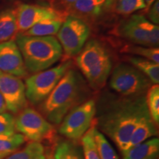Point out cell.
Segmentation results:
<instances>
[{"label":"cell","instance_id":"32","mask_svg":"<svg viewBox=\"0 0 159 159\" xmlns=\"http://www.w3.org/2000/svg\"><path fill=\"white\" fill-rule=\"evenodd\" d=\"M44 156L45 159H55L54 157V151L50 150L49 148L47 151H45Z\"/></svg>","mask_w":159,"mask_h":159},{"label":"cell","instance_id":"13","mask_svg":"<svg viewBox=\"0 0 159 159\" xmlns=\"http://www.w3.org/2000/svg\"><path fill=\"white\" fill-rule=\"evenodd\" d=\"M0 71L19 77L27 76L22 55L15 41L0 43Z\"/></svg>","mask_w":159,"mask_h":159},{"label":"cell","instance_id":"26","mask_svg":"<svg viewBox=\"0 0 159 159\" xmlns=\"http://www.w3.org/2000/svg\"><path fill=\"white\" fill-rule=\"evenodd\" d=\"M144 0H116L115 11L121 15L128 16L134 12L145 10Z\"/></svg>","mask_w":159,"mask_h":159},{"label":"cell","instance_id":"1","mask_svg":"<svg viewBox=\"0 0 159 159\" xmlns=\"http://www.w3.org/2000/svg\"><path fill=\"white\" fill-rule=\"evenodd\" d=\"M108 100L95 118L96 128L109 137L124 154L135 127L147 109L146 97L144 94L121 96Z\"/></svg>","mask_w":159,"mask_h":159},{"label":"cell","instance_id":"7","mask_svg":"<svg viewBox=\"0 0 159 159\" xmlns=\"http://www.w3.org/2000/svg\"><path fill=\"white\" fill-rule=\"evenodd\" d=\"M109 84L121 96L136 97L148 91L151 81L132 65L119 63L113 70Z\"/></svg>","mask_w":159,"mask_h":159},{"label":"cell","instance_id":"5","mask_svg":"<svg viewBox=\"0 0 159 159\" xmlns=\"http://www.w3.org/2000/svg\"><path fill=\"white\" fill-rule=\"evenodd\" d=\"M15 129L26 140L55 145L57 143V132L54 125L46 119L39 111L26 108L15 118Z\"/></svg>","mask_w":159,"mask_h":159},{"label":"cell","instance_id":"35","mask_svg":"<svg viewBox=\"0 0 159 159\" xmlns=\"http://www.w3.org/2000/svg\"><path fill=\"white\" fill-rule=\"evenodd\" d=\"M115 1H116V0H107L106 3H105V5H106L107 7H109V6H111V4L114 2Z\"/></svg>","mask_w":159,"mask_h":159},{"label":"cell","instance_id":"20","mask_svg":"<svg viewBox=\"0 0 159 159\" xmlns=\"http://www.w3.org/2000/svg\"><path fill=\"white\" fill-rule=\"evenodd\" d=\"M45 149L39 142H29L22 150L13 152L4 159H45Z\"/></svg>","mask_w":159,"mask_h":159},{"label":"cell","instance_id":"2","mask_svg":"<svg viewBox=\"0 0 159 159\" xmlns=\"http://www.w3.org/2000/svg\"><path fill=\"white\" fill-rule=\"evenodd\" d=\"M89 93L82 76L70 68L48 97L41 103V114L52 125H60L69 112L85 102Z\"/></svg>","mask_w":159,"mask_h":159},{"label":"cell","instance_id":"9","mask_svg":"<svg viewBox=\"0 0 159 159\" xmlns=\"http://www.w3.org/2000/svg\"><path fill=\"white\" fill-rule=\"evenodd\" d=\"M90 35V27L76 16H67L63 20L57 36L66 57L77 56L82 50Z\"/></svg>","mask_w":159,"mask_h":159},{"label":"cell","instance_id":"30","mask_svg":"<svg viewBox=\"0 0 159 159\" xmlns=\"http://www.w3.org/2000/svg\"><path fill=\"white\" fill-rule=\"evenodd\" d=\"M60 6L65 7L66 10H69L77 0H56Z\"/></svg>","mask_w":159,"mask_h":159},{"label":"cell","instance_id":"12","mask_svg":"<svg viewBox=\"0 0 159 159\" xmlns=\"http://www.w3.org/2000/svg\"><path fill=\"white\" fill-rule=\"evenodd\" d=\"M0 93L7 110L13 114H19L27 107L25 85L20 77L0 71Z\"/></svg>","mask_w":159,"mask_h":159},{"label":"cell","instance_id":"11","mask_svg":"<svg viewBox=\"0 0 159 159\" xmlns=\"http://www.w3.org/2000/svg\"><path fill=\"white\" fill-rule=\"evenodd\" d=\"M18 33H24L32 27L48 19H62L67 16L63 12L49 7L21 4L15 10Z\"/></svg>","mask_w":159,"mask_h":159},{"label":"cell","instance_id":"8","mask_svg":"<svg viewBox=\"0 0 159 159\" xmlns=\"http://www.w3.org/2000/svg\"><path fill=\"white\" fill-rule=\"evenodd\" d=\"M97 104L94 99L83 102L67 114L60 124L58 133L71 142L83 136L95 121Z\"/></svg>","mask_w":159,"mask_h":159},{"label":"cell","instance_id":"17","mask_svg":"<svg viewBox=\"0 0 159 159\" xmlns=\"http://www.w3.org/2000/svg\"><path fill=\"white\" fill-rule=\"evenodd\" d=\"M128 61L133 66L140 71L154 84L159 83V64L150 60L141 57L131 56L128 57Z\"/></svg>","mask_w":159,"mask_h":159},{"label":"cell","instance_id":"18","mask_svg":"<svg viewBox=\"0 0 159 159\" xmlns=\"http://www.w3.org/2000/svg\"><path fill=\"white\" fill-rule=\"evenodd\" d=\"M63 20L64 19H55L42 21L21 34L29 36H52L57 34L62 25Z\"/></svg>","mask_w":159,"mask_h":159},{"label":"cell","instance_id":"33","mask_svg":"<svg viewBox=\"0 0 159 159\" xmlns=\"http://www.w3.org/2000/svg\"><path fill=\"white\" fill-rule=\"evenodd\" d=\"M156 1V0H144L145 6H146V7H145V11H148V9L150 8V6L152 5Z\"/></svg>","mask_w":159,"mask_h":159},{"label":"cell","instance_id":"14","mask_svg":"<svg viewBox=\"0 0 159 159\" xmlns=\"http://www.w3.org/2000/svg\"><path fill=\"white\" fill-rule=\"evenodd\" d=\"M156 126L158 125H156V123L151 118L150 113L147 108L143 112L138 123L135 127L128 147H127L126 151L148 139L158 136V130Z\"/></svg>","mask_w":159,"mask_h":159},{"label":"cell","instance_id":"23","mask_svg":"<svg viewBox=\"0 0 159 159\" xmlns=\"http://www.w3.org/2000/svg\"><path fill=\"white\" fill-rule=\"evenodd\" d=\"M96 122L93 124L90 129L81 138L82 150L84 159H99L98 151L94 140V129Z\"/></svg>","mask_w":159,"mask_h":159},{"label":"cell","instance_id":"21","mask_svg":"<svg viewBox=\"0 0 159 159\" xmlns=\"http://www.w3.org/2000/svg\"><path fill=\"white\" fill-rule=\"evenodd\" d=\"M107 0H77L68 11L85 16H97L102 11Z\"/></svg>","mask_w":159,"mask_h":159},{"label":"cell","instance_id":"22","mask_svg":"<svg viewBox=\"0 0 159 159\" xmlns=\"http://www.w3.org/2000/svg\"><path fill=\"white\" fill-rule=\"evenodd\" d=\"M94 140L99 159H119L118 155L108 139L97 128L94 129Z\"/></svg>","mask_w":159,"mask_h":159},{"label":"cell","instance_id":"34","mask_svg":"<svg viewBox=\"0 0 159 159\" xmlns=\"http://www.w3.org/2000/svg\"><path fill=\"white\" fill-rule=\"evenodd\" d=\"M12 152H0V159H4L10 154H11Z\"/></svg>","mask_w":159,"mask_h":159},{"label":"cell","instance_id":"31","mask_svg":"<svg viewBox=\"0 0 159 159\" xmlns=\"http://www.w3.org/2000/svg\"><path fill=\"white\" fill-rule=\"evenodd\" d=\"M6 111H7V107H6L5 99H4L1 93H0V114L5 113Z\"/></svg>","mask_w":159,"mask_h":159},{"label":"cell","instance_id":"19","mask_svg":"<svg viewBox=\"0 0 159 159\" xmlns=\"http://www.w3.org/2000/svg\"><path fill=\"white\" fill-rule=\"evenodd\" d=\"M55 159H84L82 148L71 141H61L54 147Z\"/></svg>","mask_w":159,"mask_h":159},{"label":"cell","instance_id":"25","mask_svg":"<svg viewBox=\"0 0 159 159\" xmlns=\"http://www.w3.org/2000/svg\"><path fill=\"white\" fill-rule=\"evenodd\" d=\"M26 142V139L21 134H0V152H15Z\"/></svg>","mask_w":159,"mask_h":159},{"label":"cell","instance_id":"6","mask_svg":"<svg viewBox=\"0 0 159 159\" xmlns=\"http://www.w3.org/2000/svg\"><path fill=\"white\" fill-rule=\"evenodd\" d=\"M71 66V61L66 60L56 66L35 73L29 77L25 84L27 99L35 105L42 103Z\"/></svg>","mask_w":159,"mask_h":159},{"label":"cell","instance_id":"4","mask_svg":"<svg viewBox=\"0 0 159 159\" xmlns=\"http://www.w3.org/2000/svg\"><path fill=\"white\" fill-rule=\"evenodd\" d=\"M76 64L90 88L102 89L112 69V60L108 49L97 40H91L76 57Z\"/></svg>","mask_w":159,"mask_h":159},{"label":"cell","instance_id":"28","mask_svg":"<svg viewBox=\"0 0 159 159\" xmlns=\"http://www.w3.org/2000/svg\"><path fill=\"white\" fill-rule=\"evenodd\" d=\"M15 118L8 113L0 114V134L16 133Z\"/></svg>","mask_w":159,"mask_h":159},{"label":"cell","instance_id":"29","mask_svg":"<svg viewBox=\"0 0 159 159\" xmlns=\"http://www.w3.org/2000/svg\"><path fill=\"white\" fill-rule=\"evenodd\" d=\"M148 20L156 25H159V0H156L148 9Z\"/></svg>","mask_w":159,"mask_h":159},{"label":"cell","instance_id":"27","mask_svg":"<svg viewBox=\"0 0 159 159\" xmlns=\"http://www.w3.org/2000/svg\"><path fill=\"white\" fill-rule=\"evenodd\" d=\"M129 53L139 55L142 58L150 60L156 63H159V48L150 47H139V46H130L126 48Z\"/></svg>","mask_w":159,"mask_h":159},{"label":"cell","instance_id":"24","mask_svg":"<svg viewBox=\"0 0 159 159\" xmlns=\"http://www.w3.org/2000/svg\"><path fill=\"white\" fill-rule=\"evenodd\" d=\"M146 105L153 122L156 125L159 123V86L154 84L151 85L147 91Z\"/></svg>","mask_w":159,"mask_h":159},{"label":"cell","instance_id":"10","mask_svg":"<svg viewBox=\"0 0 159 159\" xmlns=\"http://www.w3.org/2000/svg\"><path fill=\"white\" fill-rule=\"evenodd\" d=\"M118 33L131 42L145 47H156L159 43V27L142 15L135 14L123 21Z\"/></svg>","mask_w":159,"mask_h":159},{"label":"cell","instance_id":"15","mask_svg":"<svg viewBox=\"0 0 159 159\" xmlns=\"http://www.w3.org/2000/svg\"><path fill=\"white\" fill-rule=\"evenodd\" d=\"M159 139L158 137L148 139L122 154V159H158Z\"/></svg>","mask_w":159,"mask_h":159},{"label":"cell","instance_id":"16","mask_svg":"<svg viewBox=\"0 0 159 159\" xmlns=\"http://www.w3.org/2000/svg\"><path fill=\"white\" fill-rule=\"evenodd\" d=\"M17 33L15 10L7 9L0 12V43L13 41Z\"/></svg>","mask_w":159,"mask_h":159},{"label":"cell","instance_id":"3","mask_svg":"<svg viewBox=\"0 0 159 159\" xmlns=\"http://www.w3.org/2000/svg\"><path fill=\"white\" fill-rule=\"evenodd\" d=\"M16 44L27 71L37 73L50 68L63 55L58 40L53 36H29L19 34Z\"/></svg>","mask_w":159,"mask_h":159}]
</instances>
